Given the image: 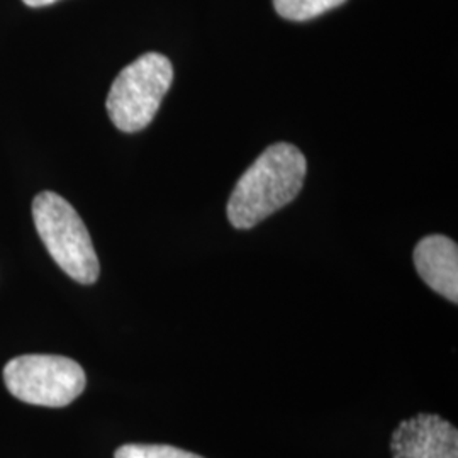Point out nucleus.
Masks as SVG:
<instances>
[{"label": "nucleus", "instance_id": "obj_8", "mask_svg": "<svg viewBox=\"0 0 458 458\" xmlns=\"http://www.w3.org/2000/svg\"><path fill=\"white\" fill-rule=\"evenodd\" d=\"M114 458H204L170 445H138L130 443L115 450Z\"/></svg>", "mask_w": 458, "mask_h": 458}, {"label": "nucleus", "instance_id": "obj_1", "mask_svg": "<svg viewBox=\"0 0 458 458\" xmlns=\"http://www.w3.org/2000/svg\"><path fill=\"white\" fill-rule=\"evenodd\" d=\"M306 157L289 143H276L242 175L229 197L228 219L236 229H250L293 202L306 177Z\"/></svg>", "mask_w": 458, "mask_h": 458}, {"label": "nucleus", "instance_id": "obj_5", "mask_svg": "<svg viewBox=\"0 0 458 458\" xmlns=\"http://www.w3.org/2000/svg\"><path fill=\"white\" fill-rule=\"evenodd\" d=\"M393 458H458V431L438 414L401 421L391 440Z\"/></svg>", "mask_w": 458, "mask_h": 458}, {"label": "nucleus", "instance_id": "obj_4", "mask_svg": "<svg viewBox=\"0 0 458 458\" xmlns=\"http://www.w3.org/2000/svg\"><path fill=\"white\" fill-rule=\"evenodd\" d=\"M7 391L22 403L45 408H65L87 386L82 367L60 355H22L4 369Z\"/></svg>", "mask_w": 458, "mask_h": 458}, {"label": "nucleus", "instance_id": "obj_3", "mask_svg": "<svg viewBox=\"0 0 458 458\" xmlns=\"http://www.w3.org/2000/svg\"><path fill=\"white\" fill-rule=\"evenodd\" d=\"M174 81V66L162 53H145L123 68L107 96V113L117 130H145L158 113Z\"/></svg>", "mask_w": 458, "mask_h": 458}, {"label": "nucleus", "instance_id": "obj_6", "mask_svg": "<svg viewBox=\"0 0 458 458\" xmlns=\"http://www.w3.org/2000/svg\"><path fill=\"white\" fill-rule=\"evenodd\" d=\"M414 265L420 277L435 293L458 302V248L442 234L423 238L414 250Z\"/></svg>", "mask_w": 458, "mask_h": 458}, {"label": "nucleus", "instance_id": "obj_7", "mask_svg": "<svg viewBox=\"0 0 458 458\" xmlns=\"http://www.w3.org/2000/svg\"><path fill=\"white\" fill-rule=\"evenodd\" d=\"M346 0H274L277 14L289 21H310L344 4Z\"/></svg>", "mask_w": 458, "mask_h": 458}, {"label": "nucleus", "instance_id": "obj_9", "mask_svg": "<svg viewBox=\"0 0 458 458\" xmlns=\"http://www.w3.org/2000/svg\"><path fill=\"white\" fill-rule=\"evenodd\" d=\"M26 5H30V7H45V5H49V4H55V2H58V0H22Z\"/></svg>", "mask_w": 458, "mask_h": 458}, {"label": "nucleus", "instance_id": "obj_2", "mask_svg": "<svg viewBox=\"0 0 458 458\" xmlns=\"http://www.w3.org/2000/svg\"><path fill=\"white\" fill-rule=\"evenodd\" d=\"M36 231L51 259L68 277L85 285L98 282V253L82 217L64 197L41 192L34 197Z\"/></svg>", "mask_w": 458, "mask_h": 458}]
</instances>
